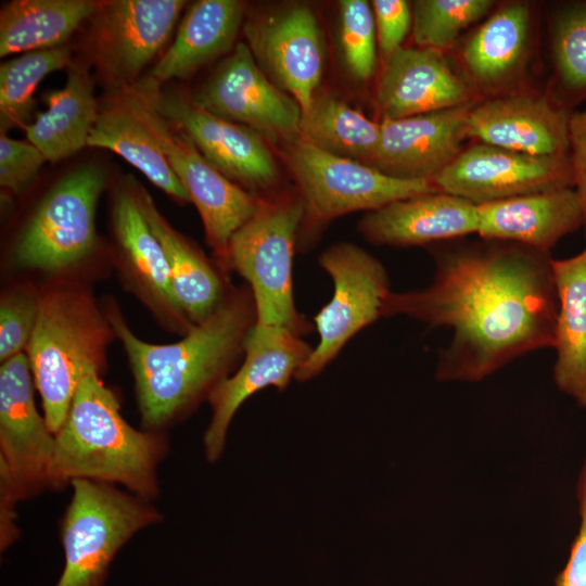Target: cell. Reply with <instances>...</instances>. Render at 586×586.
<instances>
[{
	"label": "cell",
	"instance_id": "obj_1",
	"mask_svg": "<svg viewBox=\"0 0 586 586\" xmlns=\"http://www.w3.org/2000/svg\"><path fill=\"white\" fill-rule=\"evenodd\" d=\"M436 250L432 282L390 292L383 317L449 328L435 378L477 382L536 349L553 347L558 296L550 253L506 241Z\"/></svg>",
	"mask_w": 586,
	"mask_h": 586
},
{
	"label": "cell",
	"instance_id": "obj_2",
	"mask_svg": "<svg viewBox=\"0 0 586 586\" xmlns=\"http://www.w3.org/2000/svg\"><path fill=\"white\" fill-rule=\"evenodd\" d=\"M107 321L127 352L142 424L156 431L208 398L228 377L244 353L256 313L251 290L228 293L209 317L166 345L137 337L115 309L107 313Z\"/></svg>",
	"mask_w": 586,
	"mask_h": 586
},
{
	"label": "cell",
	"instance_id": "obj_3",
	"mask_svg": "<svg viewBox=\"0 0 586 586\" xmlns=\"http://www.w3.org/2000/svg\"><path fill=\"white\" fill-rule=\"evenodd\" d=\"M90 368L81 378L68 415L55 434L50 486L85 479L122 484L129 493L151 500L158 493L156 469L167 442L155 431L133 429L119 404Z\"/></svg>",
	"mask_w": 586,
	"mask_h": 586
},
{
	"label": "cell",
	"instance_id": "obj_4",
	"mask_svg": "<svg viewBox=\"0 0 586 586\" xmlns=\"http://www.w3.org/2000/svg\"><path fill=\"white\" fill-rule=\"evenodd\" d=\"M111 330L90 297L80 291L61 288L39 295L27 357L43 417L54 435L66 420L84 374L90 368L100 370Z\"/></svg>",
	"mask_w": 586,
	"mask_h": 586
},
{
	"label": "cell",
	"instance_id": "obj_5",
	"mask_svg": "<svg viewBox=\"0 0 586 586\" xmlns=\"http://www.w3.org/2000/svg\"><path fill=\"white\" fill-rule=\"evenodd\" d=\"M305 215L300 195L259 199L253 216L232 235L226 266L250 284L256 324L303 336L311 330L293 294V259Z\"/></svg>",
	"mask_w": 586,
	"mask_h": 586
},
{
	"label": "cell",
	"instance_id": "obj_6",
	"mask_svg": "<svg viewBox=\"0 0 586 586\" xmlns=\"http://www.w3.org/2000/svg\"><path fill=\"white\" fill-rule=\"evenodd\" d=\"M61 523L65 564L55 586H103L118 550L162 518L151 500L78 479Z\"/></svg>",
	"mask_w": 586,
	"mask_h": 586
},
{
	"label": "cell",
	"instance_id": "obj_7",
	"mask_svg": "<svg viewBox=\"0 0 586 586\" xmlns=\"http://www.w3.org/2000/svg\"><path fill=\"white\" fill-rule=\"evenodd\" d=\"M285 160L304 203L303 225L319 226L348 213L371 212L394 201L440 191L432 180L395 178L322 151L302 138L286 144Z\"/></svg>",
	"mask_w": 586,
	"mask_h": 586
},
{
	"label": "cell",
	"instance_id": "obj_8",
	"mask_svg": "<svg viewBox=\"0 0 586 586\" xmlns=\"http://www.w3.org/2000/svg\"><path fill=\"white\" fill-rule=\"evenodd\" d=\"M118 89L126 93L150 128L190 202L198 208L208 244L226 266L229 242L253 216L259 198L216 169L183 130L155 110L136 84Z\"/></svg>",
	"mask_w": 586,
	"mask_h": 586
},
{
	"label": "cell",
	"instance_id": "obj_9",
	"mask_svg": "<svg viewBox=\"0 0 586 586\" xmlns=\"http://www.w3.org/2000/svg\"><path fill=\"white\" fill-rule=\"evenodd\" d=\"M331 277V300L314 317L319 342L295 374L297 381L318 375L360 330L383 318L390 280L383 265L349 242L331 245L319 256Z\"/></svg>",
	"mask_w": 586,
	"mask_h": 586
},
{
	"label": "cell",
	"instance_id": "obj_10",
	"mask_svg": "<svg viewBox=\"0 0 586 586\" xmlns=\"http://www.w3.org/2000/svg\"><path fill=\"white\" fill-rule=\"evenodd\" d=\"M103 171L81 166L63 177L43 196L21 232L14 250L23 268L56 271L87 257L97 243L95 206Z\"/></svg>",
	"mask_w": 586,
	"mask_h": 586
},
{
	"label": "cell",
	"instance_id": "obj_11",
	"mask_svg": "<svg viewBox=\"0 0 586 586\" xmlns=\"http://www.w3.org/2000/svg\"><path fill=\"white\" fill-rule=\"evenodd\" d=\"M191 98L209 113L247 126L272 143L300 138L301 106L264 73L244 42L234 46Z\"/></svg>",
	"mask_w": 586,
	"mask_h": 586
},
{
	"label": "cell",
	"instance_id": "obj_12",
	"mask_svg": "<svg viewBox=\"0 0 586 586\" xmlns=\"http://www.w3.org/2000/svg\"><path fill=\"white\" fill-rule=\"evenodd\" d=\"M136 85L155 110L183 130L203 156L232 182L250 190H266L276 183L277 163L258 132L209 113L187 94L163 91L146 79Z\"/></svg>",
	"mask_w": 586,
	"mask_h": 586
},
{
	"label": "cell",
	"instance_id": "obj_13",
	"mask_svg": "<svg viewBox=\"0 0 586 586\" xmlns=\"http://www.w3.org/2000/svg\"><path fill=\"white\" fill-rule=\"evenodd\" d=\"M433 182L476 205L574 188L570 155L535 156L482 142L461 151Z\"/></svg>",
	"mask_w": 586,
	"mask_h": 586
},
{
	"label": "cell",
	"instance_id": "obj_14",
	"mask_svg": "<svg viewBox=\"0 0 586 586\" xmlns=\"http://www.w3.org/2000/svg\"><path fill=\"white\" fill-rule=\"evenodd\" d=\"M183 0L99 2L93 16L95 65L113 89L132 86L168 40Z\"/></svg>",
	"mask_w": 586,
	"mask_h": 586
},
{
	"label": "cell",
	"instance_id": "obj_15",
	"mask_svg": "<svg viewBox=\"0 0 586 586\" xmlns=\"http://www.w3.org/2000/svg\"><path fill=\"white\" fill-rule=\"evenodd\" d=\"M247 46L264 73L301 106L309 109L320 84L324 43L316 14L294 4L253 16L243 26Z\"/></svg>",
	"mask_w": 586,
	"mask_h": 586
},
{
	"label": "cell",
	"instance_id": "obj_16",
	"mask_svg": "<svg viewBox=\"0 0 586 586\" xmlns=\"http://www.w3.org/2000/svg\"><path fill=\"white\" fill-rule=\"evenodd\" d=\"M313 348L286 328L256 323L252 327L239 370L224 379L207 398L213 411L204 434L208 461L220 457L230 422L244 400L267 386L285 390Z\"/></svg>",
	"mask_w": 586,
	"mask_h": 586
},
{
	"label": "cell",
	"instance_id": "obj_17",
	"mask_svg": "<svg viewBox=\"0 0 586 586\" xmlns=\"http://www.w3.org/2000/svg\"><path fill=\"white\" fill-rule=\"evenodd\" d=\"M34 378L27 355L21 353L0 369V461L22 499L50 486L55 435L37 411Z\"/></svg>",
	"mask_w": 586,
	"mask_h": 586
},
{
	"label": "cell",
	"instance_id": "obj_18",
	"mask_svg": "<svg viewBox=\"0 0 586 586\" xmlns=\"http://www.w3.org/2000/svg\"><path fill=\"white\" fill-rule=\"evenodd\" d=\"M472 106L470 102L398 119L383 118L371 166L395 178L433 181L461 153Z\"/></svg>",
	"mask_w": 586,
	"mask_h": 586
},
{
	"label": "cell",
	"instance_id": "obj_19",
	"mask_svg": "<svg viewBox=\"0 0 586 586\" xmlns=\"http://www.w3.org/2000/svg\"><path fill=\"white\" fill-rule=\"evenodd\" d=\"M571 112L544 95L517 94L470 109L468 137L482 143L535 156L569 155Z\"/></svg>",
	"mask_w": 586,
	"mask_h": 586
},
{
	"label": "cell",
	"instance_id": "obj_20",
	"mask_svg": "<svg viewBox=\"0 0 586 586\" xmlns=\"http://www.w3.org/2000/svg\"><path fill=\"white\" fill-rule=\"evenodd\" d=\"M470 87L443 52L402 47L385 59L375 102L383 118L398 119L472 102Z\"/></svg>",
	"mask_w": 586,
	"mask_h": 586
},
{
	"label": "cell",
	"instance_id": "obj_21",
	"mask_svg": "<svg viewBox=\"0 0 586 586\" xmlns=\"http://www.w3.org/2000/svg\"><path fill=\"white\" fill-rule=\"evenodd\" d=\"M483 239L522 244L540 252L585 226L581 199L573 187L552 189L477 205Z\"/></svg>",
	"mask_w": 586,
	"mask_h": 586
},
{
	"label": "cell",
	"instance_id": "obj_22",
	"mask_svg": "<svg viewBox=\"0 0 586 586\" xmlns=\"http://www.w3.org/2000/svg\"><path fill=\"white\" fill-rule=\"evenodd\" d=\"M477 205L442 191L388 203L359 221L374 244L417 246L477 233Z\"/></svg>",
	"mask_w": 586,
	"mask_h": 586
},
{
	"label": "cell",
	"instance_id": "obj_23",
	"mask_svg": "<svg viewBox=\"0 0 586 586\" xmlns=\"http://www.w3.org/2000/svg\"><path fill=\"white\" fill-rule=\"evenodd\" d=\"M245 14L239 0H199L184 14L175 40L146 80L160 86L191 76L217 56L232 50Z\"/></svg>",
	"mask_w": 586,
	"mask_h": 586
},
{
	"label": "cell",
	"instance_id": "obj_24",
	"mask_svg": "<svg viewBox=\"0 0 586 586\" xmlns=\"http://www.w3.org/2000/svg\"><path fill=\"white\" fill-rule=\"evenodd\" d=\"M152 232L165 254L176 302L190 326L209 317L228 294L215 267L177 232L158 212L149 192L129 186Z\"/></svg>",
	"mask_w": 586,
	"mask_h": 586
},
{
	"label": "cell",
	"instance_id": "obj_25",
	"mask_svg": "<svg viewBox=\"0 0 586 586\" xmlns=\"http://www.w3.org/2000/svg\"><path fill=\"white\" fill-rule=\"evenodd\" d=\"M558 296L553 381L559 391L586 408V247L552 259Z\"/></svg>",
	"mask_w": 586,
	"mask_h": 586
},
{
	"label": "cell",
	"instance_id": "obj_26",
	"mask_svg": "<svg viewBox=\"0 0 586 586\" xmlns=\"http://www.w3.org/2000/svg\"><path fill=\"white\" fill-rule=\"evenodd\" d=\"M88 146L107 149L140 170L168 195L190 202L150 128L122 89L99 110Z\"/></svg>",
	"mask_w": 586,
	"mask_h": 586
},
{
	"label": "cell",
	"instance_id": "obj_27",
	"mask_svg": "<svg viewBox=\"0 0 586 586\" xmlns=\"http://www.w3.org/2000/svg\"><path fill=\"white\" fill-rule=\"evenodd\" d=\"M44 101L47 110L25 127L26 136L47 161L58 162L87 145L99 114L88 69L71 63L65 86L47 93Z\"/></svg>",
	"mask_w": 586,
	"mask_h": 586
},
{
	"label": "cell",
	"instance_id": "obj_28",
	"mask_svg": "<svg viewBox=\"0 0 586 586\" xmlns=\"http://www.w3.org/2000/svg\"><path fill=\"white\" fill-rule=\"evenodd\" d=\"M99 2L90 0H14L0 12V55H17L64 46L92 16Z\"/></svg>",
	"mask_w": 586,
	"mask_h": 586
},
{
	"label": "cell",
	"instance_id": "obj_29",
	"mask_svg": "<svg viewBox=\"0 0 586 586\" xmlns=\"http://www.w3.org/2000/svg\"><path fill=\"white\" fill-rule=\"evenodd\" d=\"M531 30L526 3L512 2L492 14L469 38L462 50L470 76L484 87L507 82L525 56Z\"/></svg>",
	"mask_w": 586,
	"mask_h": 586
},
{
	"label": "cell",
	"instance_id": "obj_30",
	"mask_svg": "<svg viewBox=\"0 0 586 586\" xmlns=\"http://www.w3.org/2000/svg\"><path fill=\"white\" fill-rule=\"evenodd\" d=\"M113 226L126 264L136 281L153 301L189 329L191 326L182 315L173 292L161 243L142 215L129 186L119 189L115 194Z\"/></svg>",
	"mask_w": 586,
	"mask_h": 586
},
{
	"label": "cell",
	"instance_id": "obj_31",
	"mask_svg": "<svg viewBox=\"0 0 586 586\" xmlns=\"http://www.w3.org/2000/svg\"><path fill=\"white\" fill-rule=\"evenodd\" d=\"M300 138L328 153L372 165L381 124L330 95H315L302 112Z\"/></svg>",
	"mask_w": 586,
	"mask_h": 586
},
{
	"label": "cell",
	"instance_id": "obj_32",
	"mask_svg": "<svg viewBox=\"0 0 586 586\" xmlns=\"http://www.w3.org/2000/svg\"><path fill=\"white\" fill-rule=\"evenodd\" d=\"M72 50L61 46L36 50L0 66V131L24 126L34 109V92L48 74L72 63Z\"/></svg>",
	"mask_w": 586,
	"mask_h": 586
},
{
	"label": "cell",
	"instance_id": "obj_33",
	"mask_svg": "<svg viewBox=\"0 0 586 586\" xmlns=\"http://www.w3.org/2000/svg\"><path fill=\"white\" fill-rule=\"evenodd\" d=\"M551 50L560 105L570 106L586 99V1L560 5L551 23Z\"/></svg>",
	"mask_w": 586,
	"mask_h": 586
},
{
	"label": "cell",
	"instance_id": "obj_34",
	"mask_svg": "<svg viewBox=\"0 0 586 586\" xmlns=\"http://www.w3.org/2000/svg\"><path fill=\"white\" fill-rule=\"evenodd\" d=\"M492 0H417L411 4L412 37L418 47L444 50L493 8Z\"/></svg>",
	"mask_w": 586,
	"mask_h": 586
},
{
	"label": "cell",
	"instance_id": "obj_35",
	"mask_svg": "<svg viewBox=\"0 0 586 586\" xmlns=\"http://www.w3.org/2000/svg\"><path fill=\"white\" fill-rule=\"evenodd\" d=\"M340 44L344 63L353 77L369 79L375 68V23L372 5L366 0H342Z\"/></svg>",
	"mask_w": 586,
	"mask_h": 586
},
{
	"label": "cell",
	"instance_id": "obj_36",
	"mask_svg": "<svg viewBox=\"0 0 586 586\" xmlns=\"http://www.w3.org/2000/svg\"><path fill=\"white\" fill-rule=\"evenodd\" d=\"M39 311V295L20 289L9 292L0 305V360L23 353L33 335Z\"/></svg>",
	"mask_w": 586,
	"mask_h": 586
},
{
	"label": "cell",
	"instance_id": "obj_37",
	"mask_svg": "<svg viewBox=\"0 0 586 586\" xmlns=\"http://www.w3.org/2000/svg\"><path fill=\"white\" fill-rule=\"evenodd\" d=\"M47 161L31 142L0 133V184L12 193L24 191Z\"/></svg>",
	"mask_w": 586,
	"mask_h": 586
},
{
	"label": "cell",
	"instance_id": "obj_38",
	"mask_svg": "<svg viewBox=\"0 0 586 586\" xmlns=\"http://www.w3.org/2000/svg\"><path fill=\"white\" fill-rule=\"evenodd\" d=\"M377 40L386 59L402 43L412 24L411 5L405 0H374L371 2Z\"/></svg>",
	"mask_w": 586,
	"mask_h": 586
},
{
	"label": "cell",
	"instance_id": "obj_39",
	"mask_svg": "<svg viewBox=\"0 0 586 586\" xmlns=\"http://www.w3.org/2000/svg\"><path fill=\"white\" fill-rule=\"evenodd\" d=\"M576 496L579 527L565 566L555 579V586H586V458L579 471Z\"/></svg>",
	"mask_w": 586,
	"mask_h": 586
},
{
	"label": "cell",
	"instance_id": "obj_40",
	"mask_svg": "<svg viewBox=\"0 0 586 586\" xmlns=\"http://www.w3.org/2000/svg\"><path fill=\"white\" fill-rule=\"evenodd\" d=\"M568 135L574 189L577 191L583 205L586 234V106L581 111L571 112Z\"/></svg>",
	"mask_w": 586,
	"mask_h": 586
},
{
	"label": "cell",
	"instance_id": "obj_41",
	"mask_svg": "<svg viewBox=\"0 0 586 586\" xmlns=\"http://www.w3.org/2000/svg\"><path fill=\"white\" fill-rule=\"evenodd\" d=\"M21 499L7 466L0 461V547L2 551L18 538L15 506Z\"/></svg>",
	"mask_w": 586,
	"mask_h": 586
}]
</instances>
